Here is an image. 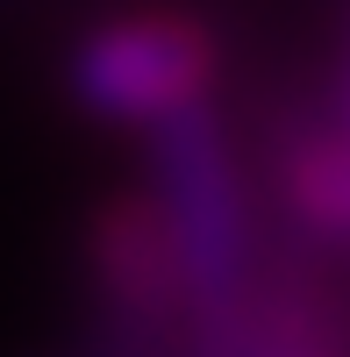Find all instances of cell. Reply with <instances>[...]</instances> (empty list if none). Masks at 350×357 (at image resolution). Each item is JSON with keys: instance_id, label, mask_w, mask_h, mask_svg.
<instances>
[{"instance_id": "obj_5", "label": "cell", "mask_w": 350, "mask_h": 357, "mask_svg": "<svg viewBox=\"0 0 350 357\" xmlns=\"http://www.w3.org/2000/svg\"><path fill=\"white\" fill-rule=\"evenodd\" d=\"M65 357H93V350H86V343H72V350H65Z\"/></svg>"}, {"instance_id": "obj_6", "label": "cell", "mask_w": 350, "mask_h": 357, "mask_svg": "<svg viewBox=\"0 0 350 357\" xmlns=\"http://www.w3.org/2000/svg\"><path fill=\"white\" fill-rule=\"evenodd\" d=\"M0 8H22V0H0Z\"/></svg>"}, {"instance_id": "obj_4", "label": "cell", "mask_w": 350, "mask_h": 357, "mask_svg": "<svg viewBox=\"0 0 350 357\" xmlns=\"http://www.w3.org/2000/svg\"><path fill=\"white\" fill-rule=\"evenodd\" d=\"M243 357H350V264L272 222Z\"/></svg>"}, {"instance_id": "obj_1", "label": "cell", "mask_w": 350, "mask_h": 357, "mask_svg": "<svg viewBox=\"0 0 350 357\" xmlns=\"http://www.w3.org/2000/svg\"><path fill=\"white\" fill-rule=\"evenodd\" d=\"M143 193L179 257L186 286V357H243L257 264H265V186H257L250 143L208 100L158 122L143 136Z\"/></svg>"}, {"instance_id": "obj_2", "label": "cell", "mask_w": 350, "mask_h": 357, "mask_svg": "<svg viewBox=\"0 0 350 357\" xmlns=\"http://www.w3.org/2000/svg\"><path fill=\"white\" fill-rule=\"evenodd\" d=\"M222 86V36L186 8H129L65 50V100L100 129L151 136Z\"/></svg>"}, {"instance_id": "obj_3", "label": "cell", "mask_w": 350, "mask_h": 357, "mask_svg": "<svg viewBox=\"0 0 350 357\" xmlns=\"http://www.w3.org/2000/svg\"><path fill=\"white\" fill-rule=\"evenodd\" d=\"M93 357H186L179 257L143 186L107 193L86 215V329Z\"/></svg>"}]
</instances>
